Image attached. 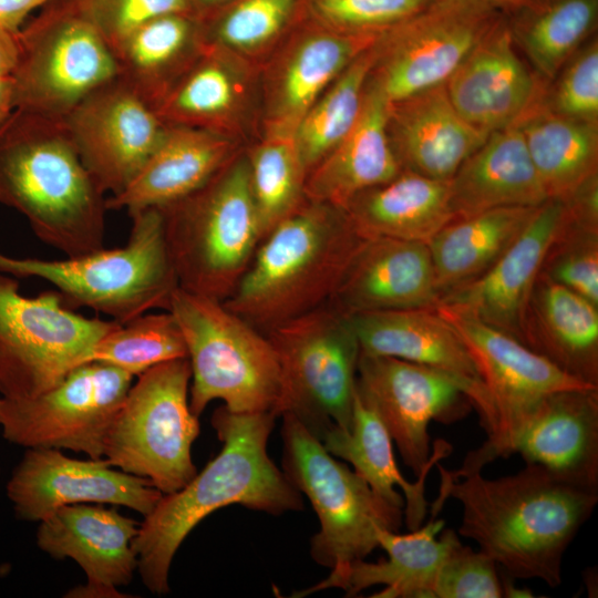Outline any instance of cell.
<instances>
[{
	"label": "cell",
	"mask_w": 598,
	"mask_h": 598,
	"mask_svg": "<svg viewBox=\"0 0 598 598\" xmlns=\"http://www.w3.org/2000/svg\"><path fill=\"white\" fill-rule=\"evenodd\" d=\"M388 107L368 80L355 124L307 174V200L346 209L359 194L403 172L389 136Z\"/></svg>",
	"instance_id": "28"
},
{
	"label": "cell",
	"mask_w": 598,
	"mask_h": 598,
	"mask_svg": "<svg viewBox=\"0 0 598 598\" xmlns=\"http://www.w3.org/2000/svg\"><path fill=\"white\" fill-rule=\"evenodd\" d=\"M52 0H0V27L18 32L30 14Z\"/></svg>",
	"instance_id": "48"
},
{
	"label": "cell",
	"mask_w": 598,
	"mask_h": 598,
	"mask_svg": "<svg viewBox=\"0 0 598 598\" xmlns=\"http://www.w3.org/2000/svg\"><path fill=\"white\" fill-rule=\"evenodd\" d=\"M564 214L561 199H547L483 276L446 293L439 305L466 312L522 342L529 296Z\"/></svg>",
	"instance_id": "22"
},
{
	"label": "cell",
	"mask_w": 598,
	"mask_h": 598,
	"mask_svg": "<svg viewBox=\"0 0 598 598\" xmlns=\"http://www.w3.org/2000/svg\"><path fill=\"white\" fill-rule=\"evenodd\" d=\"M282 417V472L310 501L320 523L311 556L331 570L365 559L382 529L399 530L403 509L379 496L367 481L334 458L296 416Z\"/></svg>",
	"instance_id": "8"
},
{
	"label": "cell",
	"mask_w": 598,
	"mask_h": 598,
	"mask_svg": "<svg viewBox=\"0 0 598 598\" xmlns=\"http://www.w3.org/2000/svg\"><path fill=\"white\" fill-rule=\"evenodd\" d=\"M267 334L280 369L274 414L296 416L319 440L350 431L360 346L350 317L326 305Z\"/></svg>",
	"instance_id": "10"
},
{
	"label": "cell",
	"mask_w": 598,
	"mask_h": 598,
	"mask_svg": "<svg viewBox=\"0 0 598 598\" xmlns=\"http://www.w3.org/2000/svg\"><path fill=\"white\" fill-rule=\"evenodd\" d=\"M344 210L364 237L425 244L455 219L450 205L448 182L409 171L359 194Z\"/></svg>",
	"instance_id": "33"
},
{
	"label": "cell",
	"mask_w": 598,
	"mask_h": 598,
	"mask_svg": "<svg viewBox=\"0 0 598 598\" xmlns=\"http://www.w3.org/2000/svg\"><path fill=\"white\" fill-rule=\"evenodd\" d=\"M234 158V145L220 132L168 125L148 159L107 210L127 214L175 203L204 186Z\"/></svg>",
	"instance_id": "27"
},
{
	"label": "cell",
	"mask_w": 598,
	"mask_h": 598,
	"mask_svg": "<svg viewBox=\"0 0 598 598\" xmlns=\"http://www.w3.org/2000/svg\"><path fill=\"white\" fill-rule=\"evenodd\" d=\"M70 1L94 25L113 52L145 22L168 13L190 12L188 0Z\"/></svg>",
	"instance_id": "47"
},
{
	"label": "cell",
	"mask_w": 598,
	"mask_h": 598,
	"mask_svg": "<svg viewBox=\"0 0 598 598\" xmlns=\"http://www.w3.org/2000/svg\"><path fill=\"white\" fill-rule=\"evenodd\" d=\"M126 244L61 260L17 258L0 252V272L48 281L69 308L86 307L126 322L152 309L168 310L178 287L169 257L162 212L130 214Z\"/></svg>",
	"instance_id": "6"
},
{
	"label": "cell",
	"mask_w": 598,
	"mask_h": 598,
	"mask_svg": "<svg viewBox=\"0 0 598 598\" xmlns=\"http://www.w3.org/2000/svg\"><path fill=\"white\" fill-rule=\"evenodd\" d=\"M14 110L11 76H0V127Z\"/></svg>",
	"instance_id": "50"
},
{
	"label": "cell",
	"mask_w": 598,
	"mask_h": 598,
	"mask_svg": "<svg viewBox=\"0 0 598 598\" xmlns=\"http://www.w3.org/2000/svg\"><path fill=\"white\" fill-rule=\"evenodd\" d=\"M543 96L514 125L548 198L565 199L598 173V124L559 115Z\"/></svg>",
	"instance_id": "36"
},
{
	"label": "cell",
	"mask_w": 598,
	"mask_h": 598,
	"mask_svg": "<svg viewBox=\"0 0 598 598\" xmlns=\"http://www.w3.org/2000/svg\"><path fill=\"white\" fill-rule=\"evenodd\" d=\"M522 343L598 386V306L540 274L527 303Z\"/></svg>",
	"instance_id": "30"
},
{
	"label": "cell",
	"mask_w": 598,
	"mask_h": 598,
	"mask_svg": "<svg viewBox=\"0 0 598 598\" xmlns=\"http://www.w3.org/2000/svg\"><path fill=\"white\" fill-rule=\"evenodd\" d=\"M546 86L522 56L506 14L445 83L456 111L488 134L514 125L542 97Z\"/></svg>",
	"instance_id": "20"
},
{
	"label": "cell",
	"mask_w": 598,
	"mask_h": 598,
	"mask_svg": "<svg viewBox=\"0 0 598 598\" xmlns=\"http://www.w3.org/2000/svg\"><path fill=\"white\" fill-rule=\"evenodd\" d=\"M373 44L344 69L298 124L295 141L308 173L355 124L375 60Z\"/></svg>",
	"instance_id": "38"
},
{
	"label": "cell",
	"mask_w": 598,
	"mask_h": 598,
	"mask_svg": "<svg viewBox=\"0 0 598 598\" xmlns=\"http://www.w3.org/2000/svg\"><path fill=\"white\" fill-rule=\"evenodd\" d=\"M14 110L64 118L117 78L115 54L70 0H52L18 31Z\"/></svg>",
	"instance_id": "11"
},
{
	"label": "cell",
	"mask_w": 598,
	"mask_h": 598,
	"mask_svg": "<svg viewBox=\"0 0 598 598\" xmlns=\"http://www.w3.org/2000/svg\"><path fill=\"white\" fill-rule=\"evenodd\" d=\"M538 207H502L457 218L427 243L440 297L483 276L512 246Z\"/></svg>",
	"instance_id": "35"
},
{
	"label": "cell",
	"mask_w": 598,
	"mask_h": 598,
	"mask_svg": "<svg viewBox=\"0 0 598 598\" xmlns=\"http://www.w3.org/2000/svg\"><path fill=\"white\" fill-rule=\"evenodd\" d=\"M363 238L344 209L307 200L261 239L224 305L264 333L323 307Z\"/></svg>",
	"instance_id": "4"
},
{
	"label": "cell",
	"mask_w": 598,
	"mask_h": 598,
	"mask_svg": "<svg viewBox=\"0 0 598 598\" xmlns=\"http://www.w3.org/2000/svg\"><path fill=\"white\" fill-rule=\"evenodd\" d=\"M507 19L518 50L548 84L596 30L598 0H546Z\"/></svg>",
	"instance_id": "37"
},
{
	"label": "cell",
	"mask_w": 598,
	"mask_h": 598,
	"mask_svg": "<svg viewBox=\"0 0 598 598\" xmlns=\"http://www.w3.org/2000/svg\"><path fill=\"white\" fill-rule=\"evenodd\" d=\"M503 16L486 0H435L378 35L369 82L389 104L445 84Z\"/></svg>",
	"instance_id": "14"
},
{
	"label": "cell",
	"mask_w": 598,
	"mask_h": 598,
	"mask_svg": "<svg viewBox=\"0 0 598 598\" xmlns=\"http://www.w3.org/2000/svg\"><path fill=\"white\" fill-rule=\"evenodd\" d=\"M539 274L598 306V231L569 224L564 214Z\"/></svg>",
	"instance_id": "44"
},
{
	"label": "cell",
	"mask_w": 598,
	"mask_h": 598,
	"mask_svg": "<svg viewBox=\"0 0 598 598\" xmlns=\"http://www.w3.org/2000/svg\"><path fill=\"white\" fill-rule=\"evenodd\" d=\"M301 9V0H234L199 19L206 45L251 52L276 40Z\"/></svg>",
	"instance_id": "42"
},
{
	"label": "cell",
	"mask_w": 598,
	"mask_h": 598,
	"mask_svg": "<svg viewBox=\"0 0 598 598\" xmlns=\"http://www.w3.org/2000/svg\"><path fill=\"white\" fill-rule=\"evenodd\" d=\"M118 323L74 312L56 290L25 297L17 279L0 272V396L33 398L54 386L90 362Z\"/></svg>",
	"instance_id": "12"
},
{
	"label": "cell",
	"mask_w": 598,
	"mask_h": 598,
	"mask_svg": "<svg viewBox=\"0 0 598 598\" xmlns=\"http://www.w3.org/2000/svg\"><path fill=\"white\" fill-rule=\"evenodd\" d=\"M168 311L185 340L192 371L189 406L196 416L215 400L234 413H274L280 369L267 334L224 302L181 287L172 293Z\"/></svg>",
	"instance_id": "7"
},
{
	"label": "cell",
	"mask_w": 598,
	"mask_h": 598,
	"mask_svg": "<svg viewBox=\"0 0 598 598\" xmlns=\"http://www.w3.org/2000/svg\"><path fill=\"white\" fill-rule=\"evenodd\" d=\"M63 121L84 167L112 196L133 181L166 128L156 110L117 78L86 96Z\"/></svg>",
	"instance_id": "17"
},
{
	"label": "cell",
	"mask_w": 598,
	"mask_h": 598,
	"mask_svg": "<svg viewBox=\"0 0 598 598\" xmlns=\"http://www.w3.org/2000/svg\"><path fill=\"white\" fill-rule=\"evenodd\" d=\"M140 523L114 508L92 503L63 506L39 522L38 547L54 559L71 558L86 576V584L65 597L122 598L137 571L133 549Z\"/></svg>",
	"instance_id": "19"
},
{
	"label": "cell",
	"mask_w": 598,
	"mask_h": 598,
	"mask_svg": "<svg viewBox=\"0 0 598 598\" xmlns=\"http://www.w3.org/2000/svg\"><path fill=\"white\" fill-rule=\"evenodd\" d=\"M272 412L234 413L224 405L212 415L220 452L183 488L163 495L133 540L137 571L154 595L169 591L173 558L187 535L215 511L241 505L272 515L299 511L303 502L270 460L267 443Z\"/></svg>",
	"instance_id": "1"
},
{
	"label": "cell",
	"mask_w": 598,
	"mask_h": 598,
	"mask_svg": "<svg viewBox=\"0 0 598 598\" xmlns=\"http://www.w3.org/2000/svg\"><path fill=\"white\" fill-rule=\"evenodd\" d=\"M360 352L391 357L444 372L466 389L485 432L492 403L467 346L436 308H413L350 316Z\"/></svg>",
	"instance_id": "21"
},
{
	"label": "cell",
	"mask_w": 598,
	"mask_h": 598,
	"mask_svg": "<svg viewBox=\"0 0 598 598\" xmlns=\"http://www.w3.org/2000/svg\"><path fill=\"white\" fill-rule=\"evenodd\" d=\"M277 80L267 132L291 133L301 118L378 35H349L324 29L309 19Z\"/></svg>",
	"instance_id": "32"
},
{
	"label": "cell",
	"mask_w": 598,
	"mask_h": 598,
	"mask_svg": "<svg viewBox=\"0 0 598 598\" xmlns=\"http://www.w3.org/2000/svg\"><path fill=\"white\" fill-rule=\"evenodd\" d=\"M234 0H188L190 12L202 19Z\"/></svg>",
	"instance_id": "52"
},
{
	"label": "cell",
	"mask_w": 598,
	"mask_h": 598,
	"mask_svg": "<svg viewBox=\"0 0 598 598\" xmlns=\"http://www.w3.org/2000/svg\"><path fill=\"white\" fill-rule=\"evenodd\" d=\"M543 102L550 111L598 124V41L591 39L547 84Z\"/></svg>",
	"instance_id": "45"
},
{
	"label": "cell",
	"mask_w": 598,
	"mask_h": 598,
	"mask_svg": "<svg viewBox=\"0 0 598 598\" xmlns=\"http://www.w3.org/2000/svg\"><path fill=\"white\" fill-rule=\"evenodd\" d=\"M503 588L497 564L482 550L460 540L452 547L432 590V598H501Z\"/></svg>",
	"instance_id": "46"
},
{
	"label": "cell",
	"mask_w": 598,
	"mask_h": 598,
	"mask_svg": "<svg viewBox=\"0 0 598 598\" xmlns=\"http://www.w3.org/2000/svg\"><path fill=\"white\" fill-rule=\"evenodd\" d=\"M104 195L63 118L13 110L0 127V204L23 215L38 239L66 257L103 249Z\"/></svg>",
	"instance_id": "3"
},
{
	"label": "cell",
	"mask_w": 598,
	"mask_h": 598,
	"mask_svg": "<svg viewBox=\"0 0 598 598\" xmlns=\"http://www.w3.org/2000/svg\"><path fill=\"white\" fill-rule=\"evenodd\" d=\"M388 131L403 171L442 182H450L489 135L456 111L445 84L390 103Z\"/></svg>",
	"instance_id": "25"
},
{
	"label": "cell",
	"mask_w": 598,
	"mask_h": 598,
	"mask_svg": "<svg viewBox=\"0 0 598 598\" xmlns=\"http://www.w3.org/2000/svg\"><path fill=\"white\" fill-rule=\"evenodd\" d=\"M443 519L430 518L408 534L382 529L378 534L379 547L386 558L377 563L360 559L331 570L330 575L310 588L295 592L302 597L329 588H340L348 597L382 585L373 598H432V590L452 547L460 540L453 529H444Z\"/></svg>",
	"instance_id": "26"
},
{
	"label": "cell",
	"mask_w": 598,
	"mask_h": 598,
	"mask_svg": "<svg viewBox=\"0 0 598 598\" xmlns=\"http://www.w3.org/2000/svg\"><path fill=\"white\" fill-rule=\"evenodd\" d=\"M159 209L178 287L224 302L262 239L247 157Z\"/></svg>",
	"instance_id": "5"
},
{
	"label": "cell",
	"mask_w": 598,
	"mask_h": 598,
	"mask_svg": "<svg viewBox=\"0 0 598 598\" xmlns=\"http://www.w3.org/2000/svg\"><path fill=\"white\" fill-rule=\"evenodd\" d=\"M187 358L157 364L132 384L107 432L103 458L148 480L163 495L183 488L196 474L192 445L199 422L189 406Z\"/></svg>",
	"instance_id": "9"
},
{
	"label": "cell",
	"mask_w": 598,
	"mask_h": 598,
	"mask_svg": "<svg viewBox=\"0 0 598 598\" xmlns=\"http://www.w3.org/2000/svg\"><path fill=\"white\" fill-rule=\"evenodd\" d=\"M497 10L511 17L524 10L536 8L546 0H486Z\"/></svg>",
	"instance_id": "51"
},
{
	"label": "cell",
	"mask_w": 598,
	"mask_h": 598,
	"mask_svg": "<svg viewBox=\"0 0 598 598\" xmlns=\"http://www.w3.org/2000/svg\"><path fill=\"white\" fill-rule=\"evenodd\" d=\"M320 441L331 455L352 464L379 496L392 506L404 508L409 530L423 524L429 506L425 480L430 468L424 470L415 483L402 475L388 430L378 414L361 401L355 388L350 431L332 426Z\"/></svg>",
	"instance_id": "34"
},
{
	"label": "cell",
	"mask_w": 598,
	"mask_h": 598,
	"mask_svg": "<svg viewBox=\"0 0 598 598\" xmlns=\"http://www.w3.org/2000/svg\"><path fill=\"white\" fill-rule=\"evenodd\" d=\"M513 453L561 483L598 493V386L544 396Z\"/></svg>",
	"instance_id": "24"
},
{
	"label": "cell",
	"mask_w": 598,
	"mask_h": 598,
	"mask_svg": "<svg viewBox=\"0 0 598 598\" xmlns=\"http://www.w3.org/2000/svg\"><path fill=\"white\" fill-rule=\"evenodd\" d=\"M437 311L455 328L472 353L492 403L487 440L471 451L457 471L440 467L441 476L456 480L497 457L514 454L515 441L547 394L590 388L561 371L519 340L461 310L439 305Z\"/></svg>",
	"instance_id": "13"
},
{
	"label": "cell",
	"mask_w": 598,
	"mask_h": 598,
	"mask_svg": "<svg viewBox=\"0 0 598 598\" xmlns=\"http://www.w3.org/2000/svg\"><path fill=\"white\" fill-rule=\"evenodd\" d=\"M204 50L199 18L164 14L140 25L116 48L117 79L157 110Z\"/></svg>",
	"instance_id": "31"
},
{
	"label": "cell",
	"mask_w": 598,
	"mask_h": 598,
	"mask_svg": "<svg viewBox=\"0 0 598 598\" xmlns=\"http://www.w3.org/2000/svg\"><path fill=\"white\" fill-rule=\"evenodd\" d=\"M435 0H301L305 18L330 31L363 35L408 20Z\"/></svg>",
	"instance_id": "43"
},
{
	"label": "cell",
	"mask_w": 598,
	"mask_h": 598,
	"mask_svg": "<svg viewBox=\"0 0 598 598\" xmlns=\"http://www.w3.org/2000/svg\"><path fill=\"white\" fill-rule=\"evenodd\" d=\"M18 518L41 522L72 504L124 506L148 515L163 494L153 484L112 466L105 458L78 460L58 448H27L7 483Z\"/></svg>",
	"instance_id": "18"
},
{
	"label": "cell",
	"mask_w": 598,
	"mask_h": 598,
	"mask_svg": "<svg viewBox=\"0 0 598 598\" xmlns=\"http://www.w3.org/2000/svg\"><path fill=\"white\" fill-rule=\"evenodd\" d=\"M187 358L181 328L171 311L145 312L118 323L93 349L91 361L118 368L133 377L163 362Z\"/></svg>",
	"instance_id": "41"
},
{
	"label": "cell",
	"mask_w": 598,
	"mask_h": 598,
	"mask_svg": "<svg viewBox=\"0 0 598 598\" xmlns=\"http://www.w3.org/2000/svg\"><path fill=\"white\" fill-rule=\"evenodd\" d=\"M19 54L18 32L0 27V76H10Z\"/></svg>",
	"instance_id": "49"
},
{
	"label": "cell",
	"mask_w": 598,
	"mask_h": 598,
	"mask_svg": "<svg viewBox=\"0 0 598 598\" xmlns=\"http://www.w3.org/2000/svg\"><path fill=\"white\" fill-rule=\"evenodd\" d=\"M448 498L463 506L458 534L473 539L505 574L555 588L561 584L564 554L591 516L598 493L567 485L526 464L514 475L494 480L481 472L461 482L441 478L431 518Z\"/></svg>",
	"instance_id": "2"
},
{
	"label": "cell",
	"mask_w": 598,
	"mask_h": 598,
	"mask_svg": "<svg viewBox=\"0 0 598 598\" xmlns=\"http://www.w3.org/2000/svg\"><path fill=\"white\" fill-rule=\"evenodd\" d=\"M448 189L455 219L502 207H538L549 199L517 125L491 133Z\"/></svg>",
	"instance_id": "29"
},
{
	"label": "cell",
	"mask_w": 598,
	"mask_h": 598,
	"mask_svg": "<svg viewBox=\"0 0 598 598\" xmlns=\"http://www.w3.org/2000/svg\"><path fill=\"white\" fill-rule=\"evenodd\" d=\"M248 159L249 181L262 238L306 202L307 169L295 135L267 132Z\"/></svg>",
	"instance_id": "40"
},
{
	"label": "cell",
	"mask_w": 598,
	"mask_h": 598,
	"mask_svg": "<svg viewBox=\"0 0 598 598\" xmlns=\"http://www.w3.org/2000/svg\"><path fill=\"white\" fill-rule=\"evenodd\" d=\"M226 56L225 51L205 44L200 58L156 110L165 124L223 133L237 94L235 74Z\"/></svg>",
	"instance_id": "39"
},
{
	"label": "cell",
	"mask_w": 598,
	"mask_h": 598,
	"mask_svg": "<svg viewBox=\"0 0 598 598\" xmlns=\"http://www.w3.org/2000/svg\"><path fill=\"white\" fill-rule=\"evenodd\" d=\"M355 392L380 417L403 463L419 476L450 453L446 442L430 452L431 421L450 424L471 408L457 379L405 360L361 353Z\"/></svg>",
	"instance_id": "16"
},
{
	"label": "cell",
	"mask_w": 598,
	"mask_h": 598,
	"mask_svg": "<svg viewBox=\"0 0 598 598\" xmlns=\"http://www.w3.org/2000/svg\"><path fill=\"white\" fill-rule=\"evenodd\" d=\"M439 303L427 244L379 236L363 238L329 301L349 317Z\"/></svg>",
	"instance_id": "23"
},
{
	"label": "cell",
	"mask_w": 598,
	"mask_h": 598,
	"mask_svg": "<svg viewBox=\"0 0 598 598\" xmlns=\"http://www.w3.org/2000/svg\"><path fill=\"white\" fill-rule=\"evenodd\" d=\"M133 378L113 365L91 361L33 398L0 396L2 436L25 448L70 450L102 458L107 432Z\"/></svg>",
	"instance_id": "15"
}]
</instances>
